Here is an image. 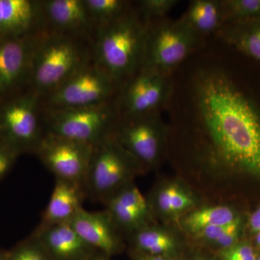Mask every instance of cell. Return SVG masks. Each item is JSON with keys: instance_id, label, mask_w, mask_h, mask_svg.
Here are the masks:
<instances>
[{"instance_id": "obj_3", "label": "cell", "mask_w": 260, "mask_h": 260, "mask_svg": "<svg viewBox=\"0 0 260 260\" xmlns=\"http://www.w3.org/2000/svg\"><path fill=\"white\" fill-rule=\"evenodd\" d=\"M87 62L82 47L68 34L39 35L30 75L34 91L49 95Z\"/></svg>"}, {"instance_id": "obj_9", "label": "cell", "mask_w": 260, "mask_h": 260, "mask_svg": "<svg viewBox=\"0 0 260 260\" xmlns=\"http://www.w3.org/2000/svg\"><path fill=\"white\" fill-rule=\"evenodd\" d=\"M172 90V75L143 67L126 82L119 102V112L123 116L160 112L167 107Z\"/></svg>"}, {"instance_id": "obj_24", "label": "cell", "mask_w": 260, "mask_h": 260, "mask_svg": "<svg viewBox=\"0 0 260 260\" xmlns=\"http://www.w3.org/2000/svg\"><path fill=\"white\" fill-rule=\"evenodd\" d=\"M7 260H51L49 253L35 234L20 243L10 252Z\"/></svg>"}, {"instance_id": "obj_32", "label": "cell", "mask_w": 260, "mask_h": 260, "mask_svg": "<svg viewBox=\"0 0 260 260\" xmlns=\"http://www.w3.org/2000/svg\"><path fill=\"white\" fill-rule=\"evenodd\" d=\"M249 227L251 232L255 233L260 232V208L251 214L249 218Z\"/></svg>"}, {"instance_id": "obj_13", "label": "cell", "mask_w": 260, "mask_h": 260, "mask_svg": "<svg viewBox=\"0 0 260 260\" xmlns=\"http://www.w3.org/2000/svg\"><path fill=\"white\" fill-rule=\"evenodd\" d=\"M70 223L84 242L98 252L109 256L119 249L116 222L108 210L93 212L82 208Z\"/></svg>"}, {"instance_id": "obj_36", "label": "cell", "mask_w": 260, "mask_h": 260, "mask_svg": "<svg viewBox=\"0 0 260 260\" xmlns=\"http://www.w3.org/2000/svg\"><path fill=\"white\" fill-rule=\"evenodd\" d=\"M256 242L258 246H260V232H257V235L256 237Z\"/></svg>"}, {"instance_id": "obj_16", "label": "cell", "mask_w": 260, "mask_h": 260, "mask_svg": "<svg viewBox=\"0 0 260 260\" xmlns=\"http://www.w3.org/2000/svg\"><path fill=\"white\" fill-rule=\"evenodd\" d=\"M85 186L78 183L56 179L50 200L42 215L40 225L70 222L83 207L86 197Z\"/></svg>"}, {"instance_id": "obj_12", "label": "cell", "mask_w": 260, "mask_h": 260, "mask_svg": "<svg viewBox=\"0 0 260 260\" xmlns=\"http://www.w3.org/2000/svg\"><path fill=\"white\" fill-rule=\"evenodd\" d=\"M36 39L0 38V93L18 85L27 73L30 75Z\"/></svg>"}, {"instance_id": "obj_6", "label": "cell", "mask_w": 260, "mask_h": 260, "mask_svg": "<svg viewBox=\"0 0 260 260\" xmlns=\"http://www.w3.org/2000/svg\"><path fill=\"white\" fill-rule=\"evenodd\" d=\"M136 159L111 133L94 145L85 182L87 195L107 203L123 188L131 173L130 160ZM137 160V159H136Z\"/></svg>"}, {"instance_id": "obj_20", "label": "cell", "mask_w": 260, "mask_h": 260, "mask_svg": "<svg viewBox=\"0 0 260 260\" xmlns=\"http://www.w3.org/2000/svg\"><path fill=\"white\" fill-rule=\"evenodd\" d=\"M237 218L234 211L228 207H211L189 214L184 224L190 232L197 234L206 228L232 223Z\"/></svg>"}, {"instance_id": "obj_25", "label": "cell", "mask_w": 260, "mask_h": 260, "mask_svg": "<svg viewBox=\"0 0 260 260\" xmlns=\"http://www.w3.org/2000/svg\"><path fill=\"white\" fill-rule=\"evenodd\" d=\"M179 3L177 0H143L139 2L140 12L145 23L167 18V15Z\"/></svg>"}, {"instance_id": "obj_22", "label": "cell", "mask_w": 260, "mask_h": 260, "mask_svg": "<svg viewBox=\"0 0 260 260\" xmlns=\"http://www.w3.org/2000/svg\"><path fill=\"white\" fill-rule=\"evenodd\" d=\"M224 24L260 20V0H220Z\"/></svg>"}, {"instance_id": "obj_39", "label": "cell", "mask_w": 260, "mask_h": 260, "mask_svg": "<svg viewBox=\"0 0 260 260\" xmlns=\"http://www.w3.org/2000/svg\"><path fill=\"white\" fill-rule=\"evenodd\" d=\"M138 260H140V259H138Z\"/></svg>"}, {"instance_id": "obj_35", "label": "cell", "mask_w": 260, "mask_h": 260, "mask_svg": "<svg viewBox=\"0 0 260 260\" xmlns=\"http://www.w3.org/2000/svg\"><path fill=\"white\" fill-rule=\"evenodd\" d=\"M0 260H7V253L0 252Z\"/></svg>"}, {"instance_id": "obj_15", "label": "cell", "mask_w": 260, "mask_h": 260, "mask_svg": "<svg viewBox=\"0 0 260 260\" xmlns=\"http://www.w3.org/2000/svg\"><path fill=\"white\" fill-rule=\"evenodd\" d=\"M44 15L42 2L0 0V38L23 37Z\"/></svg>"}, {"instance_id": "obj_27", "label": "cell", "mask_w": 260, "mask_h": 260, "mask_svg": "<svg viewBox=\"0 0 260 260\" xmlns=\"http://www.w3.org/2000/svg\"><path fill=\"white\" fill-rule=\"evenodd\" d=\"M220 260H256L255 251L252 246L248 244H237L221 249L219 253Z\"/></svg>"}, {"instance_id": "obj_30", "label": "cell", "mask_w": 260, "mask_h": 260, "mask_svg": "<svg viewBox=\"0 0 260 260\" xmlns=\"http://www.w3.org/2000/svg\"><path fill=\"white\" fill-rule=\"evenodd\" d=\"M173 185L166 187L159 192L157 203L160 211L167 214L172 213V194Z\"/></svg>"}, {"instance_id": "obj_8", "label": "cell", "mask_w": 260, "mask_h": 260, "mask_svg": "<svg viewBox=\"0 0 260 260\" xmlns=\"http://www.w3.org/2000/svg\"><path fill=\"white\" fill-rule=\"evenodd\" d=\"M94 145L45 133L35 153L56 179L85 187Z\"/></svg>"}, {"instance_id": "obj_14", "label": "cell", "mask_w": 260, "mask_h": 260, "mask_svg": "<svg viewBox=\"0 0 260 260\" xmlns=\"http://www.w3.org/2000/svg\"><path fill=\"white\" fill-rule=\"evenodd\" d=\"M34 234L47 249L51 260H87L98 252L84 242L70 222L39 225Z\"/></svg>"}, {"instance_id": "obj_2", "label": "cell", "mask_w": 260, "mask_h": 260, "mask_svg": "<svg viewBox=\"0 0 260 260\" xmlns=\"http://www.w3.org/2000/svg\"><path fill=\"white\" fill-rule=\"evenodd\" d=\"M147 27L131 9L99 27L95 61L116 83L127 81L144 64Z\"/></svg>"}, {"instance_id": "obj_4", "label": "cell", "mask_w": 260, "mask_h": 260, "mask_svg": "<svg viewBox=\"0 0 260 260\" xmlns=\"http://www.w3.org/2000/svg\"><path fill=\"white\" fill-rule=\"evenodd\" d=\"M145 23L146 50L143 67L173 75L201 47L203 39L181 18Z\"/></svg>"}, {"instance_id": "obj_34", "label": "cell", "mask_w": 260, "mask_h": 260, "mask_svg": "<svg viewBox=\"0 0 260 260\" xmlns=\"http://www.w3.org/2000/svg\"><path fill=\"white\" fill-rule=\"evenodd\" d=\"M87 260H109L108 256L102 253L96 252Z\"/></svg>"}, {"instance_id": "obj_38", "label": "cell", "mask_w": 260, "mask_h": 260, "mask_svg": "<svg viewBox=\"0 0 260 260\" xmlns=\"http://www.w3.org/2000/svg\"><path fill=\"white\" fill-rule=\"evenodd\" d=\"M198 260H205V259H198Z\"/></svg>"}, {"instance_id": "obj_23", "label": "cell", "mask_w": 260, "mask_h": 260, "mask_svg": "<svg viewBox=\"0 0 260 260\" xmlns=\"http://www.w3.org/2000/svg\"><path fill=\"white\" fill-rule=\"evenodd\" d=\"M91 21L99 27L110 23L130 9L129 3L123 0H85Z\"/></svg>"}, {"instance_id": "obj_28", "label": "cell", "mask_w": 260, "mask_h": 260, "mask_svg": "<svg viewBox=\"0 0 260 260\" xmlns=\"http://www.w3.org/2000/svg\"><path fill=\"white\" fill-rule=\"evenodd\" d=\"M240 223V219L237 218L231 223L206 228V229L197 233V235L202 238V239H204L205 240L210 241V242L216 244L225 234L230 232L233 228Z\"/></svg>"}, {"instance_id": "obj_5", "label": "cell", "mask_w": 260, "mask_h": 260, "mask_svg": "<svg viewBox=\"0 0 260 260\" xmlns=\"http://www.w3.org/2000/svg\"><path fill=\"white\" fill-rule=\"evenodd\" d=\"M117 108L109 102L86 107L51 109L46 133L95 145L110 135Z\"/></svg>"}, {"instance_id": "obj_10", "label": "cell", "mask_w": 260, "mask_h": 260, "mask_svg": "<svg viewBox=\"0 0 260 260\" xmlns=\"http://www.w3.org/2000/svg\"><path fill=\"white\" fill-rule=\"evenodd\" d=\"M35 91L7 104L0 113V135L11 150L36 151L44 134L42 133Z\"/></svg>"}, {"instance_id": "obj_31", "label": "cell", "mask_w": 260, "mask_h": 260, "mask_svg": "<svg viewBox=\"0 0 260 260\" xmlns=\"http://www.w3.org/2000/svg\"><path fill=\"white\" fill-rule=\"evenodd\" d=\"M13 152L8 148L0 147V177L9 170L13 161Z\"/></svg>"}, {"instance_id": "obj_29", "label": "cell", "mask_w": 260, "mask_h": 260, "mask_svg": "<svg viewBox=\"0 0 260 260\" xmlns=\"http://www.w3.org/2000/svg\"><path fill=\"white\" fill-rule=\"evenodd\" d=\"M193 200L190 197L177 186L173 185L172 194V213L181 212L190 207Z\"/></svg>"}, {"instance_id": "obj_11", "label": "cell", "mask_w": 260, "mask_h": 260, "mask_svg": "<svg viewBox=\"0 0 260 260\" xmlns=\"http://www.w3.org/2000/svg\"><path fill=\"white\" fill-rule=\"evenodd\" d=\"M160 113L123 116L114 138L126 151L143 164H153L161 150L164 126Z\"/></svg>"}, {"instance_id": "obj_19", "label": "cell", "mask_w": 260, "mask_h": 260, "mask_svg": "<svg viewBox=\"0 0 260 260\" xmlns=\"http://www.w3.org/2000/svg\"><path fill=\"white\" fill-rule=\"evenodd\" d=\"M218 34L224 42L260 63V20L224 24Z\"/></svg>"}, {"instance_id": "obj_21", "label": "cell", "mask_w": 260, "mask_h": 260, "mask_svg": "<svg viewBox=\"0 0 260 260\" xmlns=\"http://www.w3.org/2000/svg\"><path fill=\"white\" fill-rule=\"evenodd\" d=\"M135 242L137 248L148 255L164 256L176 247L170 236L155 229H140L135 235Z\"/></svg>"}, {"instance_id": "obj_33", "label": "cell", "mask_w": 260, "mask_h": 260, "mask_svg": "<svg viewBox=\"0 0 260 260\" xmlns=\"http://www.w3.org/2000/svg\"><path fill=\"white\" fill-rule=\"evenodd\" d=\"M138 259L140 260H169L164 255H148V254L140 256Z\"/></svg>"}, {"instance_id": "obj_37", "label": "cell", "mask_w": 260, "mask_h": 260, "mask_svg": "<svg viewBox=\"0 0 260 260\" xmlns=\"http://www.w3.org/2000/svg\"><path fill=\"white\" fill-rule=\"evenodd\" d=\"M256 260H260V255L256 256Z\"/></svg>"}, {"instance_id": "obj_17", "label": "cell", "mask_w": 260, "mask_h": 260, "mask_svg": "<svg viewBox=\"0 0 260 260\" xmlns=\"http://www.w3.org/2000/svg\"><path fill=\"white\" fill-rule=\"evenodd\" d=\"M43 9L48 20L61 34L80 32L92 22L85 0H49L44 2Z\"/></svg>"}, {"instance_id": "obj_26", "label": "cell", "mask_w": 260, "mask_h": 260, "mask_svg": "<svg viewBox=\"0 0 260 260\" xmlns=\"http://www.w3.org/2000/svg\"><path fill=\"white\" fill-rule=\"evenodd\" d=\"M112 198H115L122 204L139 210L142 213L147 214L148 212V206L146 200L136 186L126 185Z\"/></svg>"}, {"instance_id": "obj_1", "label": "cell", "mask_w": 260, "mask_h": 260, "mask_svg": "<svg viewBox=\"0 0 260 260\" xmlns=\"http://www.w3.org/2000/svg\"><path fill=\"white\" fill-rule=\"evenodd\" d=\"M167 107L200 130L208 162L260 178V108L221 63L199 61L173 78Z\"/></svg>"}, {"instance_id": "obj_7", "label": "cell", "mask_w": 260, "mask_h": 260, "mask_svg": "<svg viewBox=\"0 0 260 260\" xmlns=\"http://www.w3.org/2000/svg\"><path fill=\"white\" fill-rule=\"evenodd\" d=\"M118 84L94 63L83 65L61 86L49 94L51 109L86 107L109 102Z\"/></svg>"}, {"instance_id": "obj_18", "label": "cell", "mask_w": 260, "mask_h": 260, "mask_svg": "<svg viewBox=\"0 0 260 260\" xmlns=\"http://www.w3.org/2000/svg\"><path fill=\"white\" fill-rule=\"evenodd\" d=\"M181 19L202 39L218 34L223 25L220 0L191 1Z\"/></svg>"}]
</instances>
